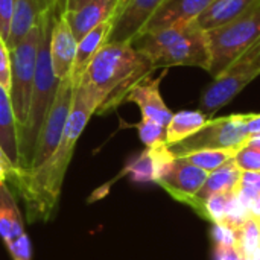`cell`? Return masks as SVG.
I'll use <instances>...</instances> for the list:
<instances>
[{
	"label": "cell",
	"instance_id": "obj_1",
	"mask_svg": "<svg viewBox=\"0 0 260 260\" xmlns=\"http://www.w3.org/2000/svg\"><path fill=\"white\" fill-rule=\"evenodd\" d=\"M96 111V102L84 88L76 87L72 110L53 154L40 166L15 174L11 183L24 203L27 224L49 222L56 215L66 172L73 158L76 143Z\"/></svg>",
	"mask_w": 260,
	"mask_h": 260
},
{
	"label": "cell",
	"instance_id": "obj_2",
	"mask_svg": "<svg viewBox=\"0 0 260 260\" xmlns=\"http://www.w3.org/2000/svg\"><path fill=\"white\" fill-rule=\"evenodd\" d=\"M155 70L152 61L131 43H105L87 67L78 87L96 102V114L116 110L129 91Z\"/></svg>",
	"mask_w": 260,
	"mask_h": 260
},
{
	"label": "cell",
	"instance_id": "obj_3",
	"mask_svg": "<svg viewBox=\"0 0 260 260\" xmlns=\"http://www.w3.org/2000/svg\"><path fill=\"white\" fill-rule=\"evenodd\" d=\"M59 9H61V2L55 9L46 14V17L43 18L41 43H40V52H38V61H37L35 79H34L32 93H30L27 117L18 137V171L17 172H24L30 169L32 166L35 146H37L41 126L55 101V96L61 82L55 76L52 62H50V30H52V24Z\"/></svg>",
	"mask_w": 260,
	"mask_h": 260
},
{
	"label": "cell",
	"instance_id": "obj_4",
	"mask_svg": "<svg viewBox=\"0 0 260 260\" xmlns=\"http://www.w3.org/2000/svg\"><path fill=\"white\" fill-rule=\"evenodd\" d=\"M131 44L145 53L155 69L190 66L204 69L206 72L210 70L212 53L209 37L197 21L139 35Z\"/></svg>",
	"mask_w": 260,
	"mask_h": 260
},
{
	"label": "cell",
	"instance_id": "obj_5",
	"mask_svg": "<svg viewBox=\"0 0 260 260\" xmlns=\"http://www.w3.org/2000/svg\"><path fill=\"white\" fill-rule=\"evenodd\" d=\"M212 62V78L221 76L230 67L245 69L260 53V2L236 20L207 32Z\"/></svg>",
	"mask_w": 260,
	"mask_h": 260
},
{
	"label": "cell",
	"instance_id": "obj_6",
	"mask_svg": "<svg viewBox=\"0 0 260 260\" xmlns=\"http://www.w3.org/2000/svg\"><path fill=\"white\" fill-rule=\"evenodd\" d=\"M41 26H43V20L14 49L9 50L11 53L9 99L18 125V137L27 117L30 93L35 79L37 61H38V52H40V43H41Z\"/></svg>",
	"mask_w": 260,
	"mask_h": 260
},
{
	"label": "cell",
	"instance_id": "obj_7",
	"mask_svg": "<svg viewBox=\"0 0 260 260\" xmlns=\"http://www.w3.org/2000/svg\"><path fill=\"white\" fill-rule=\"evenodd\" d=\"M247 120L248 114H230L225 117L209 119L197 134L169 146V149L174 157H181L203 149L239 151L250 140Z\"/></svg>",
	"mask_w": 260,
	"mask_h": 260
},
{
	"label": "cell",
	"instance_id": "obj_8",
	"mask_svg": "<svg viewBox=\"0 0 260 260\" xmlns=\"http://www.w3.org/2000/svg\"><path fill=\"white\" fill-rule=\"evenodd\" d=\"M73 98H75V85L72 78H66L59 82L55 101L44 119V123L41 126L38 140H37V146H35V154H34V160H32V166L30 169L40 166L41 163H44L56 149L69 113L72 110V104H73ZM27 169V171H30Z\"/></svg>",
	"mask_w": 260,
	"mask_h": 260
},
{
	"label": "cell",
	"instance_id": "obj_9",
	"mask_svg": "<svg viewBox=\"0 0 260 260\" xmlns=\"http://www.w3.org/2000/svg\"><path fill=\"white\" fill-rule=\"evenodd\" d=\"M256 78L257 75L250 70L230 67L221 76L215 78L210 85L206 87L200 98V111L212 119L213 114L230 104Z\"/></svg>",
	"mask_w": 260,
	"mask_h": 260
},
{
	"label": "cell",
	"instance_id": "obj_10",
	"mask_svg": "<svg viewBox=\"0 0 260 260\" xmlns=\"http://www.w3.org/2000/svg\"><path fill=\"white\" fill-rule=\"evenodd\" d=\"M209 172L189 163L183 157H175L155 181L174 200L189 204L207 180Z\"/></svg>",
	"mask_w": 260,
	"mask_h": 260
},
{
	"label": "cell",
	"instance_id": "obj_11",
	"mask_svg": "<svg viewBox=\"0 0 260 260\" xmlns=\"http://www.w3.org/2000/svg\"><path fill=\"white\" fill-rule=\"evenodd\" d=\"M165 0H128L113 20L107 43H133Z\"/></svg>",
	"mask_w": 260,
	"mask_h": 260
},
{
	"label": "cell",
	"instance_id": "obj_12",
	"mask_svg": "<svg viewBox=\"0 0 260 260\" xmlns=\"http://www.w3.org/2000/svg\"><path fill=\"white\" fill-rule=\"evenodd\" d=\"M212 2L213 0H165L140 35L158 32L172 26L190 24L198 20Z\"/></svg>",
	"mask_w": 260,
	"mask_h": 260
},
{
	"label": "cell",
	"instance_id": "obj_13",
	"mask_svg": "<svg viewBox=\"0 0 260 260\" xmlns=\"http://www.w3.org/2000/svg\"><path fill=\"white\" fill-rule=\"evenodd\" d=\"M76 49L78 40L75 38L61 8L55 17L50 30V62L53 73L59 81L72 75Z\"/></svg>",
	"mask_w": 260,
	"mask_h": 260
},
{
	"label": "cell",
	"instance_id": "obj_14",
	"mask_svg": "<svg viewBox=\"0 0 260 260\" xmlns=\"http://www.w3.org/2000/svg\"><path fill=\"white\" fill-rule=\"evenodd\" d=\"M165 76H166V72L161 73L155 79L148 78L142 81L129 91L125 102H134L140 108L143 119H149L163 126H168L174 113L168 108L160 93V84Z\"/></svg>",
	"mask_w": 260,
	"mask_h": 260
},
{
	"label": "cell",
	"instance_id": "obj_15",
	"mask_svg": "<svg viewBox=\"0 0 260 260\" xmlns=\"http://www.w3.org/2000/svg\"><path fill=\"white\" fill-rule=\"evenodd\" d=\"M61 0H15L14 15L11 21L8 49H14L37 24L41 23L46 14L55 9Z\"/></svg>",
	"mask_w": 260,
	"mask_h": 260
},
{
	"label": "cell",
	"instance_id": "obj_16",
	"mask_svg": "<svg viewBox=\"0 0 260 260\" xmlns=\"http://www.w3.org/2000/svg\"><path fill=\"white\" fill-rule=\"evenodd\" d=\"M119 9V0H90L84 6L76 11H67L64 14L75 38L79 41L85 37L91 29L105 23L108 20H114Z\"/></svg>",
	"mask_w": 260,
	"mask_h": 260
},
{
	"label": "cell",
	"instance_id": "obj_17",
	"mask_svg": "<svg viewBox=\"0 0 260 260\" xmlns=\"http://www.w3.org/2000/svg\"><path fill=\"white\" fill-rule=\"evenodd\" d=\"M168 145L146 148L125 168V174L136 183H155L174 160Z\"/></svg>",
	"mask_w": 260,
	"mask_h": 260
},
{
	"label": "cell",
	"instance_id": "obj_18",
	"mask_svg": "<svg viewBox=\"0 0 260 260\" xmlns=\"http://www.w3.org/2000/svg\"><path fill=\"white\" fill-rule=\"evenodd\" d=\"M111 27H113V20H108L105 23H101L99 26H96L94 29H91L85 37H82L78 41L76 56H75L72 75H70L75 88L81 82V79H82L87 67L90 66V62L93 61V58L96 56V53L107 43L108 35L111 32Z\"/></svg>",
	"mask_w": 260,
	"mask_h": 260
},
{
	"label": "cell",
	"instance_id": "obj_19",
	"mask_svg": "<svg viewBox=\"0 0 260 260\" xmlns=\"http://www.w3.org/2000/svg\"><path fill=\"white\" fill-rule=\"evenodd\" d=\"M259 2L260 0H213L198 17L197 23L206 32L218 29L236 20Z\"/></svg>",
	"mask_w": 260,
	"mask_h": 260
},
{
	"label": "cell",
	"instance_id": "obj_20",
	"mask_svg": "<svg viewBox=\"0 0 260 260\" xmlns=\"http://www.w3.org/2000/svg\"><path fill=\"white\" fill-rule=\"evenodd\" d=\"M24 218L8 184H0V239L8 248L24 233Z\"/></svg>",
	"mask_w": 260,
	"mask_h": 260
},
{
	"label": "cell",
	"instance_id": "obj_21",
	"mask_svg": "<svg viewBox=\"0 0 260 260\" xmlns=\"http://www.w3.org/2000/svg\"><path fill=\"white\" fill-rule=\"evenodd\" d=\"M244 171L236 166L233 160L225 163L224 166L218 168L213 172H209L206 183L200 189V192L195 195L193 200L204 201L216 193H229V192H238L241 180H242Z\"/></svg>",
	"mask_w": 260,
	"mask_h": 260
},
{
	"label": "cell",
	"instance_id": "obj_22",
	"mask_svg": "<svg viewBox=\"0 0 260 260\" xmlns=\"http://www.w3.org/2000/svg\"><path fill=\"white\" fill-rule=\"evenodd\" d=\"M0 148L18 171V125L9 94L0 87Z\"/></svg>",
	"mask_w": 260,
	"mask_h": 260
},
{
	"label": "cell",
	"instance_id": "obj_23",
	"mask_svg": "<svg viewBox=\"0 0 260 260\" xmlns=\"http://www.w3.org/2000/svg\"><path fill=\"white\" fill-rule=\"evenodd\" d=\"M207 120L209 117L200 110H183L172 114V119L166 126V145L172 146L192 137L207 123Z\"/></svg>",
	"mask_w": 260,
	"mask_h": 260
},
{
	"label": "cell",
	"instance_id": "obj_24",
	"mask_svg": "<svg viewBox=\"0 0 260 260\" xmlns=\"http://www.w3.org/2000/svg\"><path fill=\"white\" fill-rule=\"evenodd\" d=\"M235 232V248L244 260H260V221L248 218Z\"/></svg>",
	"mask_w": 260,
	"mask_h": 260
},
{
	"label": "cell",
	"instance_id": "obj_25",
	"mask_svg": "<svg viewBox=\"0 0 260 260\" xmlns=\"http://www.w3.org/2000/svg\"><path fill=\"white\" fill-rule=\"evenodd\" d=\"M236 152L238 151H229V149H203V151L189 152L181 157L206 172H213L218 168L229 163L230 160H233Z\"/></svg>",
	"mask_w": 260,
	"mask_h": 260
},
{
	"label": "cell",
	"instance_id": "obj_26",
	"mask_svg": "<svg viewBox=\"0 0 260 260\" xmlns=\"http://www.w3.org/2000/svg\"><path fill=\"white\" fill-rule=\"evenodd\" d=\"M235 197H236V192L212 195L210 198L201 201V209H200L198 215L203 216L204 219L210 221L213 225H222Z\"/></svg>",
	"mask_w": 260,
	"mask_h": 260
},
{
	"label": "cell",
	"instance_id": "obj_27",
	"mask_svg": "<svg viewBox=\"0 0 260 260\" xmlns=\"http://www.w3.org/2000/svg\"><path fill=\"white\" fill-rule=\"evenodd\" d=\"M136 128L139 131V137H140L142 143L146 148L166 145V126H163L154 120L142 117V120L136 125Z\"/></svg>",
	"mask_w": 260,
	"mask_h": 260
},
{
	"label": "cell",
	"instance_id": "obj_28",
	"mask_svg": "<svg viewBox=\"0 0 260 260\" xmlns=\"http://www.w3.org/2000/svg\"><path fill=\"white\" fill-rule=\"evenodd\" d=\"M233 161L244 172H260V148L245 145L236 152Z\"/></svg>",
	"mask_w": 260,
	"mask_h": 260
},
{
	"label": "cell",
	"instance_id": "obj_29",
	"mask_svg": "<svg viewBox=\"0 0 260 260\" xmlns=\"http://www.w3.org/2000/svg\"><path fill=\"white\" fill-rule=\"evenodd\" d=\"M0 87L9 94L11 91V53L6 41L0 37Z\"/></svg>",
	"mask_w": 260,
	"mask_h": 260
},
{
	"label": "cell",
	"instance_id": "obj_30",
	"mask_svg": "<svg viewBox=\"0 0 260 260\" xmlns=\"http://www.w3.org/2000/svg\"><path fill=\"white\" fill-rule=\"evenodd\" d=\"M8 251L12 260H32V245L27 233L24 232L21 236H18L8 247Z\"/></svg>",
	"mask_w": 260,
	"mask_h": 260
},
{
	"label": "cell",
	"instance_id": "obj_31",
	"mask_svg": "<svg viewBox=\"0 0 260 260\" xmlns=\"http://www.w3.org/2000/svg\"><path fill=\"white\" fill-rule=\"evenodd\" d=\"M15 0H0V37L6 41L11 30Z\"/></svg>",
	"mask_w": 260,
	"mask_h": 260
},
{
	"label": "cell",
	"instance_id": "obj_32",
	"mask_svg": "<svg viewBox=\"0 0 260 260\" xmlns=\"http://www.w3.org/2000/svg\"><path fill=\"white\" fill-rule=\"evenodd\" d=\"M15 174H17V168L0 148V184H8L9 181H12Z\"/></svg>",
	"mask_w": 260,
	"mask_h": 260
},
{
	"label": "cell",
	"instance_id": "obj_33",
	"mask_svg": "<svg viewBox=\"0 0 260 260\" xmlns=\"http://www.w3.org/2000/svg\"><path fill=\"white\" fill-rule=\"evenodd\" d=\"M216 260H244L235 248V244H216Z\"/></svg>",
	"mask_w": 260,
	"mask_h": 260
},
{
	"label": "cell",
	"instance_id": "obj_34",
	"mask_svg": "<svg viewBox=\"0 0 260 260\" xmlns=\"http://www.w3.org/2000/svg\"><path fill=\"white\" fill-rule=\"evenodd\" d=\"M239 187L260 193V172H244Z\"/></svg>",
	"mask_w": 260,
	"mask_h": 260
},
{
	"label": "cell",
	"instance_id": "obj_35",
	"mask_svg": "<svg viewBox=\"0 0 260 260\" xmlns=\"http://www.w3.org/2000/svg\"><path fill=\"white\" fill-rule=\"evenodd\" d=\"M247 129L250 137L260 134V113H250L247 120Z\"/></svg>",
	"mask_w": 260,
	"mask_h": 260
},
{
	"label": "cell",
	"instance_id": "obj_36",
	"mask_svg": "<svg viewBox=\"0 0 260 260\" xmlns=\"http://www.w3.org/2000/svg\"><path fill=\"white\" fill-rule=\"evenodd\" d=\"M90 0H61V8L64 12L67 11H76L81 6H84L85 3H88Z\"/></svg>",
	"mask_w": 260,
	"mask_h": 260
},
{
	"label": "cell",
	"instance_id": "obj_37",
	"mask_svg": "<svg viewBox=\"0 0 260 260\" xmlns=\"http://www.w3.org/2000/svg\"><path fill=\"white\" fill-rule=\"evenodd\" d=\"M248 70H250V72H253L254 75H257V76H259L260 75V53L257 55V56H256V58H254V61H253V62L248 66Z\"/></svg>",
	"mask_w": 260,
	"mask_h": 260
},
{
	"label": "cell",
	"instance_id": "obj_38",
	"mask_svg": "<svg viewBox=\"0 0 260 260\" xmlns=\"http://www.w3.org/2000/svg\"><path fill=\"white\" fill-rule=\"evenodd\" d=\"M126 2H128V0H119V9H117V12L123 8V5H125ZM116 15H117V14H116Z\"/></svg>",
	"mask_w": 260,
	"mask_h": 260
}]
</instances>
